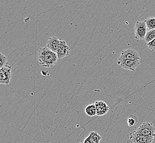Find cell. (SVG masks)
<instances>
[{"mask_svg": "<svg viewBox=\"0 0 155 143\" xmlns=\"http://www.w3.org/2000/svg\"><path fill=\"white\" fill-rule=\"evenodd\" d=\"M58 56L56 53L49 50L47 47L40 48L38 50V60L42 67L51 68L57 63Z\"/></svg>", "mask_w": 155, "mask_h": 143, "instance_id": "1", "label": "cell"}, {"mask_svg": "<svg viewBox=\"0 0 155 143\" xmlns=\"http://www.w3.org/2000/svg\"><path fill=\"white\" fill-rule=\"evenodd\" d=\"M145 21H137L135 25V35L137 40H145L147 32Z\"/></svg>", "mask_w": 155, "mask_h": 143, "instance_id": "2", "label": "cell"}, {"mask_svg": "<svg viewBox=\"0 0 155 143\" xmlns=\"http://www.w3.org/2000/svg\"><path fill=\"white\" fill-rule=\"evenodd\" d=\"M140 63L127 60L122 55H120L118 61V65L120 67L127 70L134 72L135 71L136 69L140 65Z\"/></svg>", "mask_w": 155, "mask_h": 143, "instance_id": "3", "label": "cell"}, {"mask_svg": "<svg viewBox=\"0 0 155 143\" xmlns=\"http://www.w3.org/2000/svg\"><path fill=\"white\" fill-rule=\"evenodd\" d=\"M136 131L146 136L155 138V127L151 123H143L139 127Z\"/></svg>", "mask_w": 155, "mask_h": 143, "instance_id": "4", "label": "cell"}, {"mask_svg": "<svg viewBox=\"0 0 155 143\" xmlns=\"http://www.w3.org/2000/svg\"><path fill=\"white\" fill-rule=\"evenodd\" d=\"M129 138L133 143H152L155 138L138 133L135 131H131Z\"/></svg>", "mask_w": 155, "mask_h": 143, "instance_id": "5", "label": "cell"}, {"mask_svg": "<svg viewBox=\"0 0 155 143\" xmlns=\"http://www.w3.org/2000/svg\"><path fill=\"white\" fill-rule=\"evenodd\" d=\"M11 66L7 65L0 69V83L8 85L11 79Z\"/></svg>", "mask_w": 155, "mask_h": 143, "instance_id": "6", "label": "cell"}, {"mask_svg": "<svg viewBox=\"0 0 155 143\" xmlns=\"http://www.w3.org/2000/svg\"><path fill=\"white\" fill-rule=\"evenodd\" d=\"M120 55H122L127 60L137 62H140V55L137 50L133 48H129L127 50H123Z\"/></svg>", "mask_w": 155, "mask_h": 143, "instance_id": "7", "label": "cell"}, {"mask_svg": "<svg viewBox=\"0 0 155 143\" xmlns=\"http://www.w3.org/2000/svg\"><path fill=\"white\" fill-rule=\"evenodd\" d=\"M71 49L67 42L63 40H61L59 47L57 49L56 54L58 59H61L66 56H68L70 53Z\"/></svg>", "mask_w": 155, "mask_h": 143, "instance_id": "8", "label": "cell"}, {"mask_svg": "<svg viewBox=\"0 0 155 143\" xmlns=\"http://www.w3.org/2000/svg\"><path fill=\"white\" fill-rule=\"evenodd\" d=\"M97 109V115L99 116H104L109 111L110 107L106 102L102 101H98L95 103Z\"/></svg>", "mask_w": 155, "mask_h": 143, "instance_id": "9", "label": "cell"}, {"mask_svg": "<svg viewBox=\"0 0 155 143\" xmlns=\"http://www.w3.org/2000/svg\"><path fill=\"white\" fill-rule=\"evenodd\" d=\"M60 41L61 40L58 39L57 37L56 36L51 37V38L48 40L46 47L51 51L56 53L57 49L60 45Z\"/></svg>", "mask_w": 155, "mask_h": 143, "instance_id": "10", "label": "cell"}, {"mask_svg": "<svg viewBox=\"0 0 155 143\" xmlns=\"http://www.w3.org/2000/svg\"><path fill=\"white\" fill-rule=\"evenodd\" d=\"M85 113L90 117H94L97 115V109L95 104L89 105L85 108Z\"/></svg>", "mask_w": 155, "mask_h": 143, "instance_id": "11", "label": "cell"}, {"mask_svg": "<svg viewBox=\"0 0 155 143\" xmlns=\"http://www.w3.org/2000/svg\"><path fill=\"white\" fill-rule=\"evenodd\" d=\"M89 137L92 143H100L102 139L101 136L96 131H91Z\"/></svg>", "mask_w": 155, "mask_h": 143, "instance_id": "12", "label": "cell"}, {"mask_svg": "<svg viewBox=\"0 0 155 143\" xmlns=\"http://www.w3.org/2000/svg\"><path fill=\"white\" fill-rule=\"evenodd\" d=\"M147 28L149 30L155 29V17H150L147 19L145 20Z\"/></svg>", "mask_w": 155, "mask_h": 143, "instance_id": "13", "label": "cell"}, {"mask_svg": "<svg viewBox=\"0 0 155 143\" xmlns=\"http://www.w3.org/2000/svg\"><path fill=\"white\" fill-rule=\"evenodd\" d=\"M154 39H155V29L148 31L145 38V42L149 43L150 42H152Z\"/></svg>", "mask_w": 155, "mask_h": 143, "instance_id": "14", "label": "cell"}, {"mask_svg": "<svg viewBox=\"0 0 155 143\" xmlns=\"http://www.w3.org/2000/svg\"><path fill=\"white\" fill-rule=\"evenodd\" d=\"M128 125L129 127H133L136 125L138 122V118L135 115H131L128 118Z\"/></svg>", "mask_w": 155, "mask_h": 143, "instance_id": "15", "label": "cell"}, {"mask_svg": "<svg viewBox=\"0 0 155 143\" xmlns=\"http://www.w3.org/2000/svg\"><path fill=\"white\" fill-rule=\"evenodd\" d=\"M7 65H9V64L7 62V57L5 55L1 53L0 55V68H1Z\"/></svg>", "mask_w": 155, "mask_h": 143, "instance_id": "16", "label": "cell"}, {"mask_svg": "<svg viewBox=\"0 0 155 143\" xmlns=\"http://www.w3.org/2000/svg\"><path fill=\"white\" fill-rule=\"evenodd\" d=\"M147 46H148V48H149L150 50L155 52V39L152 40V42L147 43Z\"/></svg>", "mask_w": 155, "mask_h": 143, "instance_id": "17", "label": "cell"}, {"mask_svg": "<svg viewBox=\"0 0 155 143\" xmlns=\"http://www.w3.org/2000/svg\"><path fill=\"white\" fill-rule=\"evenodd\" d=\"M84 143H92L89 137H87V138L85 139V140L84 141Z\"/></svg>", "mask_w": 155, "mask_h": 143, "instance_id": "18", "label": "cell"}]
</instances>
